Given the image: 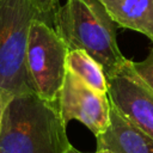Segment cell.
<instances>
[{
  "label": "cell",
  "instance_id": "obj_11",
  "mask_svg": "<svg viewBox=\"0 0 153 153\" xmlns=\"http://www.w3.org/2000/svg\"><path fill=\"white\" fill-rule=\"evenodd\" d=\"M135 72L153 90V48L142 61H131Z\"/></svg>",
  "mask_w": 153,
  "mask_h": 153
},
{
  "label": "cell",
  "instance_id": "obj_3",
  "mask_svg": "<svg viewBox=\"0 0 153 153\" xmlns=\"http://www.w3.org/2000/svg\"><path fill=\"white\" fill-rule=\"evenodd\" d=\"M36 18L32 0H0V90L8 100L35 93L26 69V47Z\"/></svg>",
  "mask_w": 153,
  "mask_h": 153
},
{
  "label": "cell",
  "instance_id": "obj_7",
  "mask_svg": "<svg viewBox=\"0 0 153 153\" xmlns=\"http://www.w3.org/2000/svg\"><path fill=\"white\" fill-rule=\"evenodd\" d=\"M96 139L97 148L112 153H153V137L124 117L112 104L110 124Z\"/></svg>",
  "mask_w": 153,
  "mask_h": 153
},
{
  "label": "cell",
  "instance_id": "obj_2",
  "mask_svg": "<svg viewBox=\"0 0 153 153\" xmlns=\"http://www.w3.org/2000/svg\"><path fill=\"white\" fill-rule=\"evenodd\" d=\"M116 23L100 0H67L59 6L53 27L68 50H84L112 75L128 59L117 44Z\"/></svg>",
  "mask_w": 153,
  "mask_h": 153
},
{
  "label": "cell",
  "instance_id": "obj_14",
  "mask_svg": "<svg viewBox=\"0 0 153 153\" xmlns=\"http://www.w3.org/2000/svg\"><path fill=\"white\" fill-rule=\"evenodd\" d=\"M94 153H112V152L109 149H105V148H97V151Z\"/></svg>",
  "mask_w": 153,
  "mask_h": 153
},
{
  "label": "cell",
  "instance_id": "obj_15",
  "mask_svg": "<svg viewBox=\"0 0 153 153\" xmlns=\"http://www.w3.org/2000/svg\"><path fill=\"white\" fill-rule=\"evenodd\" d=\"M0 153H2V152H1V151H0Z\"/></svg>",
  "mask_w": 153,
  "mask_h": 153
},
{
  "label": "cell",
  "instance_id": "obj_12",
  "mask_svg": "<svg viewBox=\"0 0 153 153\" xmlns=\"http://www.w3.org/2000/svg\"><path fill=\"white\" fill-rule=\"evenodd\" d=\"M8 103V99L6 98V96L2 93V91L0 90V129H1V123H2V117H4V112L6 109V105Z\"/></svg>",
  "mask_w": 153,
  "mask_h": 153
},
{
  "label": "cell",
  "instance_id": "obj_8",
  "mask_svg": "<svg viewBox=\"0 0 153 153\" xmlns=\"http://www.w3.org/2000/svg\"><path fill=\"white\" fill-rule=\"evenodd\" d=\"M112 20L145 35L153 44V0H100Z\"/></svg>",
  "mask_w": 153,
  "mask_h": 153
},
{
  "label": "cell",
  "instance_id": "obj_1",
  "mask_svg": "<svg viewBox=\"0 0 153 153\" xmlns=\"http://www.w3.org/2000/svg\"><path fill=\"white\" fill-rule=\"evenodd\" d=\"M57 103L36 93L8 100L0 129L2 153H67L71 147Z\"/></svg>",
  "mask_w": 153,
  "mask_h": 153
},
{
  "label": "cell",
  "instance_id": "obj_13",
  "mask_svg": "<svg viewBox=\"0 0 153 153\" xmlns=\"http://www.w3.org/2000/svg\"><path fill=\"white\" fill-rule=\"evenodd\" d=\"M67 153H84V152H81V151H79V149H76V148H74V147L71 145V147L68 148Z\"/></svg>",
  "mask_w": 153,
  "mask_h": 153
},
{
  "label": "cell",
  "instance_id": "obj_5",
  "mask_svg": "<svg viewBox=\"0 0 153 153\" xmlns=\"http://www.w3.org/2000/svg\"><path fill=\"white\" fill-rule=\"evenodd\" d=\"M57 108L66 124L76 120L94 136L104 133L110 124L111 103L109 96L91 88L68 69L59 93Z\"/></svg>",
  "mask_w": 153,
  "mask_h": 153
},
{
  "label": "cell",
  "instance_id": "obj_4",
  "mask_svg": "<svg viewBox=\"0 0 153 153\" xmlns=\"http://www.w3.org/2000/svg\"><path fill=\"white\" fill-rule=\"evenodd\" d=\"M68 48L55 29L36 18L26 47V69L33 92L42 99L57 103L67 72Z\"/></svg>",
  "mask_w": 153,
  "mask_h": 153
},
{
  "label": "cell",
  "instance_id": "obj_10",
  "mask_svg": "<svg viewBox=\"0 0 153 153\" xmlns=\"http://www.w3.org/2000/svg\"><path fill=\"white\" fill-rule=\"evenodd\" d=\"M38 13V19L53 26L54 16L59 8L60 0H32Z\"/></svg>",
  "mask_w": 153,
  "mask_h": 153
},
{
  "label": "cell",
  "instance_id": "obj_6",
  "mask_svg": "<svg viewBox=\"0 0 153 153\" xmlns=\"http://www.w3.org/2000/svg\"><path fill=\"white\" fill-rule=\"evenodd\" d=\"M110 103L153 137V90L135 72L131 60L106 78Z\"/></svg>",
  "mask_w": 153,
  "mask_h": 153
},
{
  "label": "cell",
  "instance_id": "obj_9",
  "mask_svg": "<svg viewBox=\"0 0 153 153\" xmlns=\"http://www.w3.org/2000/svg\"><path fill=\"white\" fill-rule=\"evenodd\" d=\"M67 69L79 76L91 88L108 94V80L102 66L84 50H69Z\"/></svg>",
  "mask_w": 153,
  "mask_h": 153
}]
</instances>
